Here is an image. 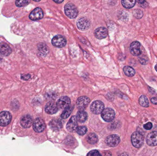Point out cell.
Segmentation results:
<instances>
[{
	"label": "cell",
	"mask_w": 157,
	"mask_h": 156,
	"mask_svg": "<svg viewBox=\"0 0 157 156\" xmlns=\"http://www.w3.org/2000/svg\"><path fill=\"white\" fill-rule=\"evenodd\" d=\"M90 102V100L86 96H81L77 99L76 106L80 111H83L86 109Z\"/></svg>",
	"instance_id": "8992f818"
},
{
	"label": "cell",
	"mask_w": 157,
	"mask_h": 156,
	"mask_svg": "<svg viewBox=\"0 0 157 156\" xmlns=\"http://www.w3.org/2000/svg\"><path fill=\"white\" fill-rule=\"evenodd\" d=\"M29 1H16V5L18 7H21V6H25L28 4L29 3Z\"/></svg>",
	"instance_id": "f546056e"
},
{
	"label": "cell",
	"mask_w": 157,
	"mask_h": 156,
	"mask_svg": "<svg viewBox=\"0 0 157 156\" xmlns=\"http://www.w3.org/2000/svg\"><path fill=\"white\" fill-rule=\"evenodd\" d=\"M66 43L67 40L66 38L61 35H57L52 39V44L56 47H63L66 45Z\"/></svg>",
	"instance_id": "277c9868"
},
{
	"label": "cell",
	"mask_w": 157,
	"mask_h": 156,
	"mask_svg": "<svg viewBox=\"0 0 157 156\" xmlns=\"http://www.w3.org/2000/svg\"><path fill=\"white\" fill-rule=\"evenodd\" d=\"M71 100L67 96H63L61 97L57 102L58 108L61 109H66L70 107L71 104Z\"/></svg>",
	"instance_id": "7c38bea8"
},
{
	"label": "cell",
	"mask_w": 157,
	"mask_h": 156,
	"mask_svg": "<svg viewBox=\"0 0 157 156\" xmlns=\"http://www.w3.org/2000/svg\"><path fill=\"white\" fill-rule=\"evenodd\" d=\"M147 143L150 146L157 145V132H153L148 134L146 139Z\"/></svg>",
	"instance_id": "5bb4252c"
},
{
	"label": "cell",
	"mask_w": 157,
	"mask_h": 156,
	"mask_svg": "<svg viewBox=\"0 0 157 156\" xmlns=\"http://www.w3.org/2000/svg\"><path fill=\"white\" fill-rule=\"evenodd\" d=\"M12 52L10 47L5 43L0 44V53L4 56H8Z\"/></svg>",
	"instance_id": "d6986e66"
},
{
	"label": "cell",
	"mask_w": 157,
	"mask_h": 156,
	"mask_svg": "<svg viewBox=\"0 0 157 156\" xmlns=\"http://www.w3.org/2000/svg\"><path fill=\"white\" fill-rule=\"evenodd\" d=\"M155 69L156 71H157V65L155 66Z\"/></svg>",
	"instance_id": "74e56055"
},
{
	"label": "cell",
	"mask_w": 157,
	"mask_h": 156,
	"mask_svg": "<svg viewBox=\"0 0 157 156\" xmlns=\"http://www.w3.org/2000/svg\"><path fill=\"white\" fill-rule=\"evenodd\" d=\"M58 110L59 108L57 104L53 102H49L45 106V111L48 114H54L58 111Z\"/></svg>",
	"instance_id": "2e32d148"
},
{
	"label": "cell",
	"mask_w": 157,
	"mask_h": 156,
	"mask_svg": "<svg viewBox=\"0 0 157 156\" xmlns=\"http://www.w3.org/2000/svg\"><path fill=\"white\" fill-rule=\"evenodd\" d=\"M67 129L70 132H74L77 128V121L76 117L72 116L67 124Z\"/></svg>",
	"instance_id": "ac0fdd59"
},
{
	"label": "cell",
	"mask_w": 157,
	"mask_h": 156,
	"mask_svg": "<svg viewBox=\"0 0 157 156\" xmlns=\"http://www.w3.org/2000/svg\"><path fill=\"white\" fill-rule=\"evenodd\" d=\"M12 116L8 112L2 111L0 113V125L5 126L8 125L11 121Z\"/></svg>",
	"instance_id": "ba28073f"
},
{
	"label": "cell",
	"mask_w": 157,
	"mask_h": 156,
	"mask_svg": "<svg viewBox=\"0 0 157 156\" xmlns=\"http://www.w3.org/2000/svg\"><path fill=\"white\" fill-rule=\"evenodd\" d=\"M21 125L25 128H29L33 123L32 117L29 115H24L20 120Z\"/></svg>",
	"instance_id": "e0dca14e"
},
{
	"label": "cell",
	"mask_w": 157,
	"mask_h": 156,
	"mask_svg": "<svg viewBox=\"0 0 157 156\" xmlns=\"http://www.w3.org/2000/svg\"><path fill=\"white\" fill-rule=\"evenodd\" d=\"M30 78V75H29V74H28V75H22V76H21V78L25 80H28Z\"/></svg>",
	"instance_id": "e575fe53"
},
{
	"label": "cell",
	"mask_w": 157,
	"mask_h": 156,
	"mask_svg": "<svg viewBox=\"0 0 157 156\" xmlns=\"http://www.w3.org/2000/svg\"><path fill=\"white\" fill-rule=\"evenodd\" d=\"M151 101L153 104H157V98L156 97H153L151 98Z\"/></svg>",
	"instance_id": "d590c367"
},
{
	"label": "cell",
	"mask_w": 157,
	"mask_h": 156,
	"mask_svg": "<svg viewBox=\"0 0 157 156\" xmlns=\"http://www.w3.org/2000/svg\"><path fill=\"white\" fill-rule=\"evenodd\" d=\"M53 2H55V3H61L63 2V0H57V1H55V0H53Z\"/></svg>",
	"instance_id": "8d00e7d4"
},
{
	"label": "cell",
	"mask_w": 157,
	"mask_h": 156,
	"mask_svg": "<svg viewBox=\"0 0 157 156\" xmlns=\"http://www.w3.org/2000/svg\"><path fill=\"white\" fill-rule=\"evenodd\" d=\"M90 109L92 113L96 114H100L104 110V105L103 103L101 101H95L91 103Z\"/></svg>",
	"instance_id": "3957f363"
},
{
	"label": "cell",
	"mask_w": 157,
	"mask_h": 156,
	"mask_svg": "<svg viewBox=\"0 0 157 156\" xmlns=\"http://www.w3.org/2000/svg\"><path fill=\"white\" fill-rule=\"evenodd\" d=\"M140 46L141 45L139 42L137 41L132 42L130 46V51L131 54L134 56H140L142 53L140 50Z\"/></svg>",
	"instance_id": "9a60e30c"
},
{
	"label": "cell",
	"mask_w": 157,
	"mask_h": 156,
	"mask_svg": "<svg viewBox=\"0 0 157 156\" xmlns=\"http://www.w3.org/2000/svg\"><path fill=\"white\" fill-rule=\"evenodd\" d=\"M134 16L136 18L139 19L141 18L143 16V13L140 9L135 10L133 12Z\"/></svg>",
	"instance_id": "f1b7e54d"
},
{
	"label": "cell",
	"mask_w": 157,
	"mask_h": 156,
	"mask_svg": "<svg viewBox=\"0 0 157 156\" xmlns=\"http://www.w3.org/2000/svg\"><path fill=\"white\" fill-rule=\"evenodd\" d=\"M124 72L125 75L129 77H132L135 75V71L132 67L125 66L123 68Z\"/></svg>",
	"instance_id": "603a6c76"
},
{
	"label": "cell",
	"mask_w": 157,
	"mask_h": 156,
	"mask_svg": "<svg viewBox=\"0 0 157 156\" xmlns=\"http://www.w3.org/2000/svg\"><path fill=\"white\" fill-rule=\"evenodd\" d=\"M95 37L99 39L106 38L108 35V31L106 27H101L97 28L94 32Z\"/></svg>",
	"instance_id": "4fadbf2b"
},
{
	"label": "cell",
	"mask_w": 157,
	"mask_h": 156,
	"mask_svg": "<svg viewBox=\"0 0 157 156\" xmlns=\"http://www.w3.org/2000/svg\"><path fill=\"white\" fill-rule=\"evenodd\" d=\"M73 107L70 106V107L67 108V109H65L63 111V113L61 114V117L63 119H66L68 118L70 116L72 112L74 109Z\"/></svg>",
	"instance_id": "4316f807"
},
{
	"label": "cell",
	"mask_w": 157,
	"mask_h": 156,
	"mask_svg": "<svg viewBox=\"0 0 157 156\" xmlns=\"http://www.w3.org/2000/svg\"><path fill=\"white\" fill-rule=\"evenodd\" d=\"M144 127L146 130H149L152 129V127H153V125L151 123L149 122L146 124L144 125Z\"/></svg>",
	"instance_id": "1f68e13d"
},
{
	"label": "cell",
	"mask_w": 157,
	"mask_h": 156,
	"mask_svg": "<svg viewBox=\"0 0 157 156\" xmlns=\"http://www.w3.org/2000/svg\"><path fill=\"white\" fill-rule=\"evenodd\" d=\"M87 156H101L98 151L96 150L90 151L87 155Z\"/></svg>",
	"instance_id": "4dcf8cb0"
},
{
	"label": "cell",
	"mask_w": 157,
	"mask_h": 156,
	"mask_svg": "<svg viewBox=\"0 0 157 156\" xmlns=\"http://www.w3.org/2000/svg\"><path fill=\"white\" fill-rule=\"evenodd\" d=\"M121 139L117 135H111L109 136L106 140V143L109 146L114 147L120 143Z\"/></svg>",
	"instance_id": "9c48e42d"
},
{
	"label": "cell",
	"mask_w": 157,
	"mask_h": 156,
	"mask_svg": "<svg viewBox=\"0 0 157 156\" xmlns=\"http://www.w3.org/2000/svg\"><path fill=\"white\" fill-rule=\"evenodd\" d=\"M144 137L143 135L138 132H135L131 137L132 144L136 148H140L143 146L144 143Z\"/></svg>",
	"instance_id": "7a4b0ae2"
},
{
	"label": "cell",
	"mask_w": 157,
	"mask_h": 156,
	"mask_svg": "<svg viewBox=\"0 0 157 156\" xmlns=\"http://www.w3.org/2000/svg\"><path fill=\"white\" fill-rule=\"evenodd\" d=\"M101 116L105 122H112L115 117V112L111 108H106L101 112Z\"/></svg>",
	"instance_id": "5b68a950"
},
{
	"label": "cell",
	"mask_w": 157,
	"mask_h": 156,
	"mask_svg": "<svg viewBox=\"0 0 157 156\" xmlns=\"http://www.w3.org/2000/svg\"><path fill=\"white\" fill-rule=\"evenodd\" d=\"M44 14L42 9L40 7L35 8L29 16V18L33 21L40 20L43 18Z\"/></svg>",
	"instance_id": "30bf717a"
},
{
	"label": "cell",
	"mask_w": 157,
	"mask_h": 156,
	"mask_svg": "<svg viewBox=\"0 0 157 156\" xmlns=\"http://www.w3.org/2000/svg\"><path fill=\"white\" fill-rule=\"evenodd\" d=\"M136 1L135 0H123L121 1L122 4L124 7L128 9L132 8L136 4Z\"/></svg>",
	"instance_id": "d4e9b609"
},
{
	"label": "cell",
	"mask_w": 157,
	"mask_h": 156,
	"mask_svg": "<svg viewBox=\"0 0 157 156\" xmlns=\"http://www.w3.org/2000/svg\"><path fill=\"white\" fill-rule=\"evenodd\" d=\"M77 27L78 29L82 31L87 30L90 26V22L87 18L81 17L79 18L77 22Z\"/></svg>",
	"instance_id": "8fae6325"
},
{
	"label": "cell",
	"mask_w": 157,
	"mask_h": 156,
	"mask_svg": "<svg viewBox=\"0 0 157 156\" xmlns=\"http://www.w3.org/2000/svg\"><path fill=\"white\" fill-rule=\"evenodd\" d=\"M139 60H140V63L142 64H143V65H146L147 63V60L145 59L140 58L139 59Z\"/></svg>",
	"instance_id": "836d02e7"
},
{
	"label": "cell",
	"mask_w": 157,
	"mask_h": 156,
	"mask_svg": "<svg viewBox=\"0 0 157 156\" xmlns=\"http://www.w3.org/2000/svg\"><path fill=\"white\" fill-rule=\"evenodd\" d=\"M51 128L54 130H59L62 127V124L59 120H53L50 122Z\"/></svg>",
	"instance_id": "7402d4cb"
},
{
	"label": "cell",
	"mask_w": 157,
	"mask_h": 156,
	"mask_svg": "<svg viewBox=\"0 0 157 156\" xmlns=\"http://www.w3.org/2000/svg\"><path fill=\"white\" fill-rule=\"evenodd\" d=\"M64 11L66 16L71 19L76 18L78 15V11L76 6L71 3L65 5Z\"/></svg>",
	"instance_id": "6da1fadb"
},
{
	"label": "cell",
	"mask_w": 157,
	"mask_h": 156,
	"mask_svg": "<svg viewBox=\"0 0 157 156\" xmlns=\"http://www.w3.org/2000/svg\"><path fill=\"white\" fill-rule=\"evenodd\" d=\"M87 132V129L85 126H80L77 127L76 132L79 135L83 136L86 134Z\"/></svg>",
	"instance_id": "83f0119b"
},
{
	"label": "cell",
	"mask_w": 157,
	"mask_h": 156,
	"mask_svg": "<svg viewBox=\"0 0 157 156\" xmlns=\"http://www.w3.org/2000/svg\"><path fill=\"white\" fill-rule=\"evenodd\" d=\"M87 113L84 111H80L77 113L76 118L79 122L83 123L87 119Z\"/></svg>",
	"instance_id": "44dd1931"
},
{
	"label": "cell",
	"mask_w": 157,
	"mask_h": 156,
	"mask_svg": "<svg viewBox=\"0 0 157 156\" xmlns=\"http://www.w3.org/2000/svg\"><path fill=\"white\" fill-rule=\"evenodd\" d=\"M86 140L90 144H94L96 143L98 141V138L96 134L91 133L87 136L86 137Z\"/></svg>",
	"instance_id": "cb8c5ba5"
},
{
	"label": "cell",
	"mask_w": 157,
	"mask_h": 156,
	"mask_svg": "<svg viewBox=\"0 0 157 156\" xmlns=\"http://www.w3.org/2000/svg\"><path fill=\"white\" fill-rule=\"evenodd\" d=\"M139 103L140 105L144 107H148L149 105L148 99L145 95H142L140 97Z\"/></svg>",
	"instance_id": "484cf974"
},
{
	"label": "cell",
	"mask_w": 157,
	"mask_h": 156,
	"mask_svg": "<svg viewBox=\"0 0 157 156\" xmlns=\"http://www.w3.org/2000/svg\"><path fill=\"white\" fill-rule=\"evenodd\" d=\"M33 129L36 132H43L46 128V125L44 121L41 118H37L34 121L33 124Z\"/></svg>",
	"instance_id": "52a82bcc"
},
{
	"label": "cell",
	"mask_w": 157,
	"mask_h": 156,
	"mask_svg": "<svg viewBox=\"0 0 157 156\" xmlns=\"http://www.w3.org/2000/svg\"><path fill=\"white\" fill-rule=\"evenodd\" d=\"M38 49L40 55L42 56H45L48 54V47L46 44L44 43H40L38 46Z\"/></svg>",
	"instance_id": "ffe728a7"
},
{
	"label": "cell",
	"mask_w": 157,
	"mask_h": 156,
	"mask_svg": "<svg viewBox=\"0 0 157 156\" xmlns=\"http://www.w3.org/2000/svg\"><path fill=\"white\" fill-rule=\"evenodd\" d=\"M138 2L139 3V5L144 8H145L147 6V2L145 1H138Z\"/></svg>",
	"instance_id": "d6a6232c"
}]
</instances>
